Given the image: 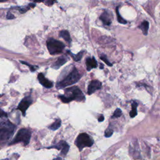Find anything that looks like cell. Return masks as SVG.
Here are the masks:
<instances>
[{
  "label": "cell",
  "mask_w": 160,
  "mask_h": 160,
  "mask_svg": "<svg viewBox=\"0 0 160 160\" xmlns=\"http://www.w3.org/2000/svg\"><path fill=\"white\" fill-rule=\"evenodd\" d=\"M38 80H39V82L41 83V84L42 86H43L44 87H45L46 88H51L52 87V86H53L52 82L51 81H49L48 79H46L44 77L43 74H42V73L38 74Z\"/></svg>",
  "instance_id": "10"
},
{
  "label": "cell",
  "mask_w": 160,
  "mask_h": 160,
  "mask_svg": "<svg viewBox=\"0 0 160 160\" xmlns=\"http://www.w3.org/2000/svg\"><path fill=\"white\" fill-rule=\"evenodd\" d=\"M47 48L49 53L54 55L61 52L64 48V44L58 40L51 38L47 41Z\"/></svg>",
  "instance_id": "5"
},
{
  "label": "cell",
  "mask_w": 160,
  "mask_h": 160,
  "mask_svg": "<svg viewBox=\"0 0 160 160\" xmlns=\"http://www.w3.org/2000/svg\"><path fill=\"white\" fill-rule=\"evenodd\" d=\"M61 124V121L60 119H57L49 127V128L51 130H56L58 129L60 126Z\"/></svg>",
  "instance_id": "18"
},
{
  "label": "cell",
  "mask_w": 160,
  "mask_h": 160,
  "mask_svg": "<svg viewBox=\"0 0 160 160\" xmlns=\"http://www.w3.org/2000/svg\"><path fill=\"white\" fill-rule=\"evenodd\" d=\"M149 22L147 21H144L139 26V28L142 30L144 35H147L149 29Z\"/></svg>",
  "instance_id": "15"
},
{
  "label": "cell",
  "mask_w": 160,
  "mask_h": 160,
  "mask_svg": "<svg viewBox=\"0 0 160 160\" xmlns=\"http://www.w3.org/2000/svg\"><path fill=\"white\" fill-rule=\"evenodd\" d=\"M32 101L31 98L30 96H27V97H25L24 99H22V101L19 102L18 106V109L21 111L23 116H25L26 111L27 109L29 108V106L31 105V104L32 103Z\"/></svg>",
  "instance_id": "8"
},
{
  "label": "cell",
  "mask_w": 160,
  "mask_h": 160,
  "mask_svg": "<svg viewBox=\"0 0 160 160\" xmlns=\"http://www.w3.org/2000/svg\"><path fill=\"white\" fill-rule=\"evenodd\" d=\"M44 0H34V1L35 2H42V1H44Z\"/></svg>",
  "instance_id": "29"
},
{
  "label": "cell",
  "mask_w": 160,
  "mask_h": 160,
  "mask_svg": "<svg viewBox=\"0 0 160 160\" xmlns=\"http://www.w3.org/2000/svg\"><path fill=\"white\" fill-rule=\"evenodd\" d=\"M31 136V132L28 129H21L17 133L15 138L10 142L9 144H13L17 142H22L24 145L29 144Z\"/></svg>",
  "instance_id": "4"
},
{
  "label": "cell",
  "mask_w": 160,
  "mask_h": 160,
  "mask_svg": "<svg viewBox=\"0 0 160 160\" xmlns=\"http://www.w3.org/2000/svg\"><path fill=\"white\" fill-rule=\"evenodd\" d=\"M68 61V59L65 56H61L59 57L58 60L52 64V68L54 69H58L61 66L64 65Z\"/></svg>",
  "instance_id": "11"
},
{
  "label": "cell",
  "mask_w": 160,
  "mask_h": 160,
  "mask_svg": "<svg viewBox=\"0 0 160 160\" xmlns=\"http://www.w3.org/2000/svg\"><path fill=\"white\" fill-rule=\"evenodd\" d=\"M53 160H62V159H61V158H59V157H58V158H56L54 159Z\"/></svg>",
  "instance_id": "28"
},
{
  "label": "cell",
  "mask_w": 160,
  "mask_h": 160,
  "mask_svg": "<svg viewBox=\"0 0 160 160\" xmlns=\"http://www.w3.org/2000/svg\"><path fill=\"white\" fill-rule=\"evenodd\" d=\"M16 126L9 120L0 121V144H6L13 135Z\"/></svg>",
  "instance_id": "1"
},
{
  "label": "cell",
  "mask_w": 160,
  "mask_h": 160,
  "mask_svg": "<svg viewBox=\"0 0 160 160\" xmlns=\"http://www.w3.org/2000/svg\"><path fill=\"white\" fill-rule=\"evenodd\" d=\"M122 114V111L121 110L119 109V108H117L115 111L114 112L112 116V118H119L121 116Z\"/></svg>",
  "instance_id": "20"
},
{
  "label": "cell",
  "mask_w": 160,
  "mask_h": 160,
  "mask_svg": "<svg viewBox=\"0 0 160 160\" xmlns=\"http://www.w3.org/2000/svg\"><path fill=\"white\" fill-rule=\"evenodd\" d=\"M65 94L59 96V99L64 103H68L73 100L82 101L85 99L82 92L77 86L66 89L65 90Z\"/></svg>",
  "instance_id": "2"
},
{
  "label": "cell",
  "mask_w": 160,
  "mask_h": 160,
  "mask_svg": "<svg viewBox=\"0 0 160 160\" xmlns=\"http://www.w3.org/2000/svg\"><path fill=\"white\" fill-rule=\"evenodd\" d=\"M80 78L81 75L79 74L78 71L76 68H74L72 71L65 78L57 83L56 86L58 89L67 87L76 83L79 80Z\"/></svg>",
  "instance_id": "3"
},
{
  "label": "cell",
  "mask_w": 160,
  "mask_h": 160,
  "mask_svg": "<svg viewBox=\"0 0 160 160\" xmlns=\"http://www.w3.org/2000/svg\"><path fill=\"white\" fill-rule=\"evenodd\" d=\"M132 110L129 112V115L131 118H134L137 115V107H138V103L135 101H133L132 103Z\"/></svg>",
  "instance_id": "16"
},
{
  "label": "cell",
  "mask_w": 160,
  "mask_h": 160,
  "mask_svg": "<svg viewBox=\"0 0 160 160\" xmlns=\"http://www.w3.org/2000/svg\"><path fill=\"white\" fill-rule=\"evenodd\" d=\"M59 36L61 38H63L68 43H70L71 42V37H70L69 32L67 30L61 31L59 32Z\"/></svg>",
  "instance_id": "14"
},
{
  "label": "cell",
  "mask_w": 160,
  "mask_h": 160,
  "mask_svg": "<svg viewBox=\"0 0 160 160\" xmlns=\"http://www.w3.org/2000/svg\"><path fill=\"white\" fill-rule=\"evenodd\" d=\"M8 0H0V2H4V1H6Z\"/></svg>",
  "instance_id": "30"
},
{
  "label": "cell",
  "mask_w": 160,
  "mask_h": 160,
  "mask_svg": "<svg viewBox=\"0 0 160 160\" xmlns=\"http://www.w3.org/2000/svg\"><path fill=\"white\" fill-rule=\"evenodd\" d=\"M75 143L79 150L82 151L85 147L91 146L93 144V141L88 134L83 132L78 135Z\"/></svg>",
  "instance_id": "6"
},
{
  "label": "cell",
  "mask_w": 160,
  "mask_h": 160,
  "mask_svg": "<svg viewBox=\"0 0 160 160\" xmlns=\"http://www.w3.org/2000/svg\"><path fill=\"white\" fill-rule=\"evenodd\" d=\"M100 59H101L102 61H103L108 66H112V64L108 60V59L106 58V56L105 55H101V56H100Z\"/></svg>",
  "instance_id": "21"
},
{
  "label": "cell",
  "mask_w": 160,
  "mask_h": 160,
  "mask_svg": "<svg viewBox=\"0 0 160 160\" xmlns=\"http://www.w3.org/2000/svg\"><path fill=\"white\" fill-rule=\"evenodd\" d=\"M47 148H55L57 149L58 150L61 151V155L62 156H66L69 151V146L68 144L64 141H60L58 144H56L54 146H50Z\"/></svg>",
  "instance_id": "7"
},
{
  "label": "cell",
  "mask_w": 160,
  "mask_h": 160,
  "mask_svg": "<svg viewBox=\"0 0 160 160\" xmlns=\"http://www.w3.org/2000/svg\"><path fill=\"white\" fill-rule=\"evenodd\" d=\"M7 116V114L3 111L1 109H0V118H2V117H6Z\"/></svg>",
  "instance_id": "25"
},
{
  "label": "cell",
  "mask_w": 160,
  "mask_h": 160,
  "mask_svg": "<svg viewBox=\"0 0 160 160\" xmlns=\"http://www.w3.org/2000/svg\"><path fill=\"white\" fill-rule=\"evenodd\" d=\"M102 84L98 80H92L91 81L88 86V94L89 95L92 94L96 91L100 89L101 88Z\"/></svg>",
  "instance_id": "9"
},
{
  "label": "cell",
  "mask_w": 160,
  "mask_h": 160,
  "mask_svg": "<svg viewBox=\"0 0 160 160\" xmlns=\"http://www.w3.org/2000/svg\"><path fill=\"white\" fill-rule=\"evenodd\" d=\"M104 116L102 115H101L100 117L98 118V121H99V122H102L104 121Z\"/></svg>",
  "instance_id": "26"
},
{
  "label": "cell",
  "mask_w": 160,
  "mask_h": 160,
  "mask_svg": "<svg viewBox=\"0 0 160 160\" xmlns=\"http://www.w3.org/2000/svg\"><path fill=\"white\" fill-rule=\"evenodd\" d=\"M116 15H117V18H118V22H119V23H121V24H126V23H127V21H126L125 19H124L121 17V16L120 15L118 8H116Z\"/></svg>",
  "instance_id": "19"
},
{
  "label": "cell",
  "mask_w": 160,
  "mask_h": 160,
  "mask_svg": "<svg viewBox=\"0 0 160 160\" xmlns=\"http://www.w3.org/2000/svg\"><path fill=\"white\" fill-rule=\"evenodd\" d=\"M7 19H14V16L12 14H11V12H8V14H7Z\"/></svg>",
  "instance_id": "24"
},
{
  "label": "cell",
  "mask_w": 160,
  "mask_h": 160,
  "mask_svg": "<svg viewBox=\"0 0 160 160\" xmlns=\"http://www.w3.org/2000/svg\"><path fill=\"white\" fill-rule=\"evenodd\" d=\"M83 52L84 51H81V52H78L76 54H74L71 51H68V52L72 56V58H73L74 61H80L81 59V58L82 57V55H83Z\"/></svg>",
  "instance_id": "17"
},
{
  "label": "cell",
  "mask_w": 160,
  "mask_h": 160,
  "mask_svg": "<svg viewBox=\"0 0 160 160\" xmlns=\"http://www.w3.org/2000/svg\"><path fill=\"white\" fill-rule=\"evenodd\" d=\"M112 133H113L112 129H110V128H108V129L105 131V132H104V136L106 137V138H109V137H110V136H112Z\"/></svg>",
  "instance_id": "22"
},
{
  "label": "cell",
  "mask_w": 160,
  "mask_h": 160,
  "mask_svg": "<svg viewBox=\"0 0 160 160\" xmlns=\"http://www.w3.org/2000/svg\"><path fill=\"white\" fill-rule=\"evenodd\" d=\"M21 62L22 64H26V65L28 66L29 67H30L29 68H30V69H31V71H35V70L36 69V68H38V67H36V66H32V65H31V64H28V63H27L26 62H24V61H21Z\"/></svg>",
  "instance_id": "23"
},
{
  "label": "cell",
  "mask_w": 160,
  "mask_h": 160,
  "mask_svg": "<svg viewBox=\"0 0 160 160\" xmlns=\"http://www.w3.org/2000/svg\"><path fill=\"white\" fill-rule=\"evenodd\" d=\"M54 1H56V0H48V2H49L50 4H52Z\"/></svg>",
  "instance_id": "27"
},
{
  "label": "cell",
  "mask_w": 160,
  "mask_h": 160,
  "mask_svg": "<svg viewBox=\"0 0 160 160\" xmlns=\"http://www.w3.org/2000/svg\"><path fill=\"white\" fill-rule=\"evenodd\" d=\"M100 20L103 22L104 24L109 26L111 23V20L110 19V16L109 13L106 11H104L99 17Z\"/></svg>",
  "instance_id": "12"
},
{
  "label": "cell",
  "mask_w": 160,
  "mask_h": 160,
  "mask_svg": "<svg viewBox=\"0 0 160 160\" xmlns=\"http://www.w3.org/2000/svg\"><path fill=\"white\" fill-rule=\"evenodd\" d=\"M97 66H98L97 61L94 58H88L86 59V68L88 71H90L91 69L96 68Z\"/></svg>",
  "instance_id": "13"
},
{
  "label": "cell",
  "mask_w": 160,
  "mask_h": 160,
  "mask_svg": "<svg viewBox=\"0 0 160 160\" xmlns=\"http://www.w3.org/2000/svg\"><path fill=\"white\" fill-rule=\"evenodd\" d=\"M1 96H2V94H0V97H1Z\"/></svg>",
  "instance_id": "31"
}]
</instances>
